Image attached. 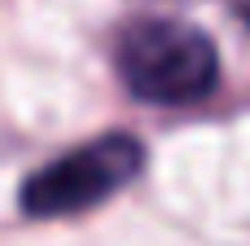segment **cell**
<instances>
[{
  "label": "cell",
  "instance_id": "7a4b0ae2",
  "mask_svg": "<svg viewBox=\"0 0 250 246\" xmlns=\"http://www.w3.org/2000/svg\"><path fill=\"white\" fill-rule=\"evenodd\" d=\"M145 141L132 132H101L75 150L26 172L18 185V211L26 220H66L110 202L145 172Z\"/></svg>",
  "mask_w": 250,
  "mask_h": 246
},
{
  "label": "cell",
  "instance_id": "6da1fadb",
  "mask_svg": "<svg viewBox=\"0 0 250 246\" xmlns=\"http://www.w3.org/2000/svg\"><path fill=\"white\" fill-rule=\"evenodd\" d=\"M110 57L123 88L145 106H198L220 88V48L202 26L185 18H127Z\"/></svg>",
  "mask_w": 250,
  "mask_h": 246
},
{
  "label": "cell",
  "instance_id": "3957f363",
  "mask_svg": "<svg viewBox=\"0 0 250 246\" xmlns=\"http://www.w3.org/2000/svg\"><path fill=\"white\" fill-rule=\"evenodd\" d=\"M237 13H242V22L250 26V0H242V4H237Z\"/></svg>",
  "mask_w": 250,
  "mask_h": 246
}]
</instances>
